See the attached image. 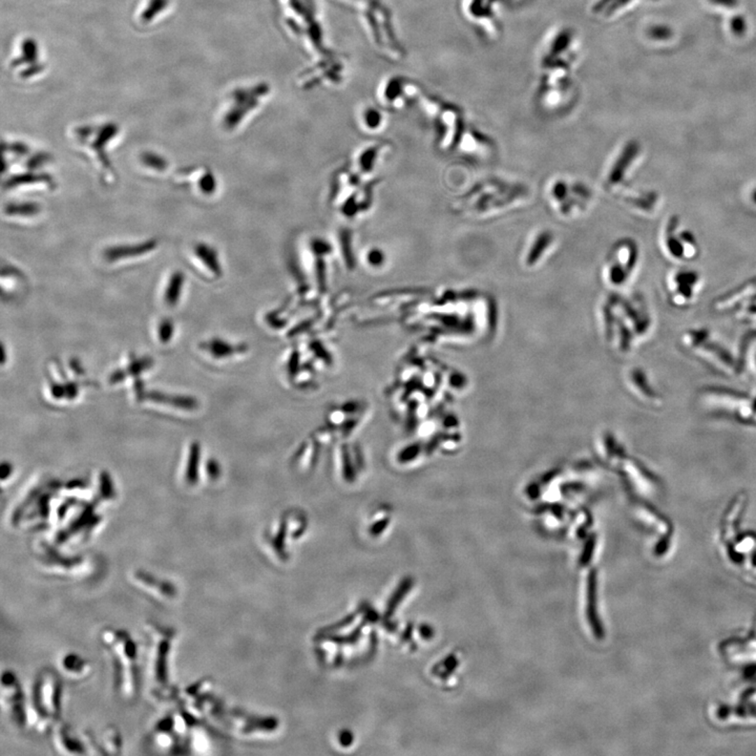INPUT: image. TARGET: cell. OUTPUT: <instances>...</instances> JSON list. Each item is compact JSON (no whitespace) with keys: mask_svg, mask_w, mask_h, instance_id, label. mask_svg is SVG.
I'll use <instances>...</instances> for the list:
<instances>
[{"mask_svg":"<svg viewBox=\"0 0 756 756\" xmlns=\"http://www.w3.org/2000/svg\"><path fill=\"white\" fill-rule=\"evenodd\" d=\"M579 36L571 28L557 29L545 39L540 54V79L537 98L544 104L556 106L573 98L575 72L580 64Z\"/></svg>","mask_w":756,"mask_h":756,"instance_id":"obj_1","label":"cell"},{"mask_svg":"<svg viewBox=\"0 0 756 756\" xmlns=\"http://www.w3.org/2000/svg\"><path fill=\"white\" fill-rule=\"evenodd\" d=\"M101 640L112 662L117 693L122 699H134L139 689V648L135 639L124 630L108 628Z\"/></svg>","mask_w":756,"mask_h":756,"instance_id":"obj_2","label":"cell"},{"mask_svg":"<svg viewBox=\"0 0 756 756\" xmlns=\"http://www.w3.org/2000/svg\"><path fill=\"white\" fill-rule=\"evenodd\" d=\"M62 708V685L59 676L51 670H41L33 684L28 707V726L37 732L54 728Z\"/></svg>","mask_w":756,"mask_h":756,"instance_id":"obj_3","label":"cell"},{"mask_svg":"<svg viewBox=\"0 0 756 756\" xmlns=\"http://www.w3.org/2000/svg\"><path fill=\"white\" fill-rule=\"evenodd\" d=\"M148 638V673L152 683V695L160 703L173 701L169 690V659L173 650L176 632L169 628L150 625L146 628Z\"/></svg>","mask_w":756,"mask_h":756,"instance_id":"obj_4","label":"cell"},{"mask_svg":"<svg viewBox=\"0 0 756 756\" xmlns=\"http://www.w3.org/2000/svg\"><path fill=\"white\" fill-rule=\"evenodd\" d=\"M701 401L713 413L739 424L756 426V393L749 397L730 389L711 387L703 391Z\"/></svg>","mask_w":756,"mask_h":756,"instance_id":"obj_5","label":"cell"},{"mask_svg":"<svg viewBox=\"0 0 756 756\" xmlns=\"http://www.w3.org/2000/svg\"><path fill=\"white\" fill-rule=\"evenodd\" d=\"M1 704L10 720L18 728L28 726V707L22 684L15 673L5 671L1 678Z\"/></svg>","mask_w":756,"mask_h":756,"instance_id":"obj_6","label":"cell"},{"mask_svg":"<svg viewBox=\"0 0 756 756\" xmlns=\"http://www.w3.org/2000/svg\"><path fill=\"white\" fill-rule=\"evenodd\" d=\"M691 349H699V356L706 360L705 364L724 374L732 375L739 371V362L733 358L730 352L716 343H710L708 347L707 333L694 332L690 334Z\"/></svg>","mask_w":756,"mask_h":756,"instance_id":"obj_7","label":"cell"},{"mask_svg":"<svg viewBox=\"0 0 756 756\" xmlns=\"http://www.w3.org/2000/svg\"><path fill=\"white\" fill-rule=\"evenodd\" d=\"M500 0H464L466 15L473 24L487 36L494 37L499 33L500 20L497 5Z\"/></svg>","mask_w":756,"mask_h":756,"instance_id":"obj_8","label":"cell"},{"mask_svg":"<svg viewBox=\"0 0 756 756\" xmlns=\"http://www.w3.org/2000/svg\"><path fill=\"white\" fill-rule=\"evenodd\" d=\"M131 581L138 590L160 602H173L177 599L178 590L175 584L143 569L134 571Z\"/></svg>","mask_w":756,"mask_h":756,"instance_id":"obj_9","label":"cell"},{"mask_svg":"<svg viewBox=\"0 0 756 756\" xmlns=\"http://www.w3.org/2000/svg\"><path fill=\"white\" fill-rule=\"evenodd\" d=\"M53 739L54 745L60 753L85 754V749L95 747V741H92L93 737L89 733L79 736L70 726L54 727Z\"/></svg>","mask_w":756,"mask_h":756,"instance_id":"obj_10","label":"cell"},{"mask_svg":"<svg viewBox=\"0 0 756 756\" xmlns=\"http://www.w3.org/2000/svg\"><path fill=\"white\" fill-rule=\"evenodd\" d=\"M158 241L150 238L144 242L134 245H116L104 249V259L108 263H120L124 259H138L156 250Z\"/></svg>","mask_w":756,"mask_h":756,"instance_id":"obj_11","label":"cell"},{"mask_svg":"<svg viewBox=\"0 0 756 756\" xmlns=\"http://www.w3.org/2000/svg\"><path fill=\"white\" fill-rule=\"evenodd\" d=\"M597 580H598V573L596 569H592L588 576L587 619L594 636L601 640L604 636V632H603L602 624L598 615V598H597L598 581Z\"/></svg>","mask_w":756,"mask_h":756,"instance_id":"obj_12","label":"cell"},{"mask_svg":"<svg viewBox=\"0 0 756 756\" xmlns=\"http://www.w3.org/2000/svg\"><path fill=\"white\" fill-rule=\"evenodd\" d=\"M62 670L70 680H83L91 673L92 667L85 657L77 653H69L62 659Z\"/></svg>","mask_w":756,"mask_h":756,"instance_id":"obj_13","label":"cell"},{"mask_svg":"<svg viewBox=\"0 0 756 756\" xmlns=\"http://www.w3.org/2000/svg\"><path fill=\"white\" fill-rule=\"evenodd\" d=\"M43 184V185L47 186L50 190L55 186L54 183L53 178L50 176L49 173H20V175L12 176L11 178L7 180L5 183V187L7 190H12L15 188L22 187V186L29 185V184Z\"/></svg>","mask_w":756,"mask_h":756,"instance_id":"obj_14","label":"cell"},{"mask_svg":"<svg viewBox=\"0 0 756 756\" xmlns=\"http://www.w3.org/2000/svg\"><path fill=\"white\" fill-rule=\"evenodd\" d=\"M184 283H185V276L181 270L173 271L169 276L164 288V293H163L165 304L169 307H175L179 303L182 292H183Z\"/></svg>","mask_w":756,"mask_h":756,"instance_id":"obj_15","label":"cell"},{"mask_svg":"<svg viewBox=\"0 0 756 756\" xmlns=\"http://www.w3.org/2000/svg\"><path fill=\"white\" fill-rule=\"evenodd\" d=\"M194 253L200 263L203 264L206 270L211 271L213 276H217L221 274V266H220L217 253L213 247L206 243H197L194 246Z\"/></svg>","mask_w":756,"mask_h":756,"instance_id":"obj_16","label":"cell"},{"mask_svg":"<svg viewBox=\"0 0 756 756\" xmlns=\"http://www.w3.org/2000/svg\"><path fill=\"white\" fill-rule=\"evenodd\" d=\"M41 205L32 201L24 202H10L5 206V213L8 217H33L41 213Z\"/></svg>","mask_w":756,"mask_h":756,"instance_id":"obj_17","label":"cell"},{"mask_svg":"<svg viewBox=\"0 0 756 756\" xmlns=\"http://www.w3.org/2000/svg\"><path fill=\"white\" fill-rule=\"evenodd\" d=\"M101 750L104 749L106 753H120L122 749V739L116 728L108 727L106 730H104L101 735Z\"/></svg>","mask_w":756,"mask_h":756,"instance_id":"obj_18","label":"cell"},{"mask_svg":"<svg viewBox=\"0 0 756 756\" xmlns=\"http://www.w3.org/2000/svg\"><path fill=\"white\" fill-rule=\"evenodd\" d=\"M141 162L144 166L152 169V171H158V173H163L169 167V162H167L166 159L163 158L160 155L155 154V152H144V154H142Z\"/></svg>","mask_w":756,"mask_h":756,"instance_id":"obj_19","label":"cell"},{"mask_svg":"<svg viewBox=\"0 0 756 756\" xmlns=\"http://www.w3.org/2000/svg\"><path fill=\"white\" fill-rule=\"evenodd\" d=\"M198 187L200 192L204 194H211L215 192L217 184H215V177H213L211 171H206L204 175H202V177L199 180Z\"/></svg>","mask_w":756,"mask_h":756,"instance_id":"obj_20","label":"cell"},{"mask_svg":"<svg viewBox=\"0 0 756 756\" xmlns=\"http://www.w3.org/2000/svg\"><path fill=\"white\" fill-rule=\"evenodd\" d=\"M50 162V156L47 154H38L35 155L34 157L28 161V169L36 171V169H41V167L45 166L47 163Z\"/></svg>","mask_w":756,"mask_h":756,"instance_id":"obj_21","label":"cell"},{"mask_svg":"<svg viewBox=\"0 0 756 756\" xmlns=\"http://www.w3.org/2000/svg\"><path fill=\"white\" fill-rule=\"evenodd\" d=\"M752 369H753L754 374H755L756 376V356L754 357L753 362H752Z\"/></svg>","mask_w":756,"mask_h":756,"instance_id":"obj_22","label":"cell"}]
</instances>
